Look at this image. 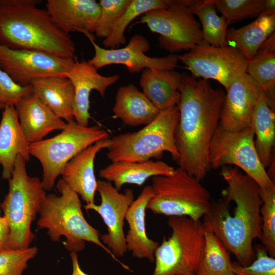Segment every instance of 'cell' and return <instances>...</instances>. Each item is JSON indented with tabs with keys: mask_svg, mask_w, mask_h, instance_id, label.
Here are the masks:
<instances>
[{
	"mask_svg": "<svg viewBox=\"0 0 275 275\" xmlns=\"http://www.w3.org/2000/svg\"><path fill=\"white\" fill-rule=\"evenodd\" d=\"M220 175L227 184L222 191L223 198L211 201L202 223L240 265L247 266L254 258L253 242L261 235L260 187L236 167H222Z\"/></svg>",
	"mask_w": 275,
	"mask_h": 275,
	"instance_id": "cell-1",
	"label": "cell"
},
{
	"mask_svg": "<svg viewBox=\"0 0 275 275\" xmlns=\"http://www.w3.org/2000/svg\"><path fill=\"white\" fill-rule=\"evenodd\" d=\"M178 105L179 120L175 132L179 167L201 181L210 170L209 146L219 123L226 93L208 79L182 74Z\"/></svg>",
	"mask_w": 275,
	"mask_h": 275,
	"instance_id": "cell-2",
	"label": "cell"
},
{
	"mask_svg": "<svg viewBox=\"0 0 275 275\" xmlns=\"http://www.w3.org/2000/svg\"><path fill=\"white\" fill-rule=\"evenodd\" d=\"M39 0H0V45L13 49L48 53L67 59L75 58L70 34L54 22Z\"/></svg>",
	"mask_w": 275,
	"mask_h": 275,
	"instance_id": "cell-3",
	"label": "cell"
},
{
	"mask_svg": "<svg viewBox=\"0 0 275 275\" xmlns=\"http://www.w3.org/2000/svg\"><path fill=\"white\" fill-rule=\"evenodd\" d=\"M57 188L61 195H47L41 206L37 222L38 228L46 229L53 241H60L61 237L64 236L66 240L63 244L70 253L82 251L86 242L93 243L103 250L123 268L129 270L101 242L99 231L86 221L78 195L62 179L58 182Z\"/></svg>",
	"mask_w": 275,
	"mask_h": 275,
	"instance_id": "cell-4",
	"label": "cell"
},
{
	"mask_svg": "<svg viewBox=\"0 0 275 275\" xmlns=\"http://www.w3.org/2000/svg\"><path fill=\"white\" fill-rule=\"evenodd\" d=\"M26 162L21 155L17 156L8 193L0 205L10 228L9 250L30 247L35 237L32 223L47 196L42 181L28 174Z\"/></svg>",
	"mask_w": 275,
	"mask_h": 275,
	"instance_id": "cell-5",
	"label": "cell"
},
{
	"mask_svg": "<svg viewBox=\"0 0 275 275\" xmlns=\"http://www.w3.org/2000/svg\"><path fill=\"white\" fill-rule=\"evenodd\" d=\"M179 120L178 105L160 111L152 122L138 131L110 138L107 158L112 162H141L159 159L168 152L177 162L179 154L175 132Z\"/></svg>",
	"mask_w": 275,
	"mask_h": 275,
	"instance_id": "cell-6",
	"label": "cell"
},
{
	"mask_svg": "<svg viewBox=\"0 0 275 275\" xmlns=\"http://www.w3.org/2000/svg\"><path fill=\"white\" fill-rule=\"evenodd\" d=\"M168 224L172 234L155 252L152 275L196 274L205 243L202 222L185 216H170Z\"/></svg>",
	"mask_w": 275,
	"mask_h": 275,
	"instance_id": "cell-7",
	"label": "cell"
},
{
	"mask_svg": "<svg viewBox=\"0 0 275 275\" xmlns=\"http://www.w3.org/2000/svg\"><path fill=\"white\" fill-rule=\"evenodd\" d=\"M153 196L147 209L156 214L185 216L200 220L209 209V191L195 178L178 167L169 176L152 178Z\"/></svg>",
	"mask_w": 275,
	"mask_h": 275,
	"instance_id": "cell-8",
	"label": "cell"
},
{
	"mask_svg": "<svg viewBox=\"0 0 275 275\" xmlns=\"http://www.w3.org/2000/svg\"><path fill=\"white\" fill-rule=\"evenodd\" d=\"M109 138L108 133L100 127L84 126L72 120L58 135L30 144V155L42 165V183L45 190L52 189L57 178L71 159L90 145Z\"/></svg>",
	"mask_w": 275,
	"mask_h": 275,
	"instance_id": "cell-9",
	"label": "cell"
},
{
	"mask_svg": "<svg viewBox=\"0 0 275 275\" xmlns=\"http://www.w3.org/2000/svg\"><path fill=\"white\" fill-rule=\"evenodd\" d=\"M252 127L230 131L218 125L209 146L210 169L235 166L255 181L260 188L275 187L261 163L255 144Z\"/></svg>",
	"mask_w": 275,
	"mask_h": 275,
	"instance_id": "cell-10",
	"label": "cell"
},
{
	"mask_svg": "<svg viewBox=\"0 0 275 275\" xmlns=\"http://www.w3.org/2000/svg\"><path fill=\"white\" fill-rule=\"evenodd\" d=\"M169 3L167 8L145 13L139 22L159 34V44L164 50H190L203 41L201 25L183 0H169Z\"/></svg>",
	"mask_w": 275,
	"mask_h": 275,
	"instance_id": "cell-11",
	"label": "cell"
},
{
	"mask_svg": "<svg viewBox=\"0 0 275 275\" xmlns=\"http://www.w3.org/2000/svg\"><path fill=\"white\" fill-rule=\"evenodd\" d=\"M178 58L194 77L217 80L226 90L246 73L248 63L235 48L214 46L203 41Z\"/></svg>",
	"mask_w": 275,
	"mask_h": 275,
	"instance_id": "cell-12",
	"label": "cell"
},
{
	"mask_svg": "<svg viewBox=\"0 0 275 275\" xmlns=\"http://www.w3.org/2000/svg\"><path fill=\"white\" fill-rule=\"evenodd\" d=\"M74 62L75 59H64L37 50L13 49L0 45V68L21 87L30 86L34 80L42 78L66 77Z\"/></svg>",
	"mask_w": 275,
	"mask_h": 275,
	"instance_id": "cell-13",
	"label": "cell"
},
{
	"mask_svg": "<svg viewBox=\"0 0 275 275\" xmlns=\"http://www.w3.org/2000/svg\"><path fill=\"white\" fill-rule=\"evenodd\" d=\"M97 191L99 194L100 205L86 204V211L98 213L106 226L107 232L100 235L101 242L116 258L124 256L127 251L124 221L127 211L134 200L133 191L129 188L120 193L110 182L97 181Z\"/></svg>",
	"mask_w": 275,
	"mask_h": 275,
	"instance_id": "cell-14",
	"label": "cell"
},
{
	"mask_svg": "<svg viewBox=\"0 0 275 275\" xmlns=\"http://www.w3.org/2000/svg\"><path fill=\"white\" fill-rule=\"evenodd\" d=\"M94 48V56L87 62L98 70L107 65L121 64L128 72L136 73L146 68L173 70L177 67L178 55L170 54L162 57H150L146 53L150 48L148 40L142 35L135 34L124 47L106 49L95 42L94 37L88 38Z\"/></svg>",
	"mask_w": 275,
	"mask_h": 275,
	"instance_id": "cell-15",
	"label": "cell"
},
{
	"mask_svg": "<svg viewBox=\"0 0 275 275\" xmlns=\"http://www.w3.org/2000/svg\"><path fill=\"white\" fill-rule=\"evenodd\" d=\"M219 125L224 129L239 131L251 126L254 109L261 90L246 73L226 90Z\"/></svg>",
	"mask_w": 275,
	"mask_h": 275,
	"instance_id": "cell-16",
	"label": "cell"
},
{
	"mask_svg": "<svg viewBox=\"0 0 275 275\" xmlns=\"http://www.w3.org/2000/svg\"><path fill=\"white\" fill-rule=\"evenodd\" d=\"M65 76L74 87V119L79 125L89 126L91 92L96 90L104 97L107 88L118 81L119 76H103L87 61H79L76 58L73 67Z\"/></svg>",
	"mask_w": 275,
	"mask_h": 275,
	"instance_id": "cell-17",
	"label": "cell"
},
{
	"mask_svg": "<svg viewBox=\"0 0 275 275\" xmlns=\"http://www.w3.org/2000/svg\"><path fill=\"white\" fill-rule=\"evenodd\" d=\"M46 9L63 31L88 37L95 33L101 7L95 0H47Z\"/></svg>",
	"mask_w": 275,
	"mask_h": 275,
	"instance_id": "cell-18",
	"label": "cell"
},
{
	"mask_svg": "<svg viewBox=\"0 0 275 275\" xmlns=\"http://www.w3.org/2000/svg\"><path fill=\"white\" fill-rule=\"evenodd\" d=\"M15 107L23 135L30 144L42 140L53 130H62L67 125L32 90Z\"/></svg>",
	"mask_w": 275,
	"mask_h": 275,
	"instance_id": "cell-19",
	"label": "cell"
},
{
	"mask_svg": "<svg viewBox=\"0 0 275 275\" xmlns=\"http://www.w3.org/2000/svg\"><path fill=\"white\" fill-rule=\"evenodd\" d=\"M109 144L110 138L90 145L67 162L61 172L62 179L86 204L95 203L97 187L94 173L96 155L101 150L107 149Z\"/></svg>",
	"mask_w": 275,
	"mask_h": 275,
	"instance_id": "cell-20",
	"label": "cell"
},
{
	"mask_svg": "<svg viewBox=\"0 0 275 275\" xmlns=\"http://www.w3.org/2000/svg\"><path fill=\"white\" fill-rule=\"evenodd\" d=\"M153 196L151 185L144 187L131 203L126 215L128 230L125 235L127 251L138 259L154 262L155 252L159 243L148 237L146 227V213L148 202Z\"/></svg>",
	"mask_w": 275,
	"mask_h": 275,
	"instance_id": "cell-21",
	"label": "cell"
},
{
	"mask_svg": "<svg viewBox=\"0 0 275 275\" xmlns=\"http://www.w3.org/2000/svg\"><path fill=\"white\" fill-rule=\"evenodd\" d=\"M30 143L21 130L15 107L6 105L0 122V165L2 176L9 179L18 155L27 162L30 158Z\"/></svg>",
	"mask_w": 275,
	"mask_h": 275,
	"instance_id": "cell-22",
	"label": "cell"
},
{
	"mask_svg": "<svg viewBox=\"0 0 275 275\" xmlns=\"http://www.w3.org/2000/svg\"><path fill=\"white\" fill-rule=\"evenodd\" d=\"M182 74L173 70L146 68L142 71L140 86L143 92L159 111L178 106Z\"/></svg>",
	"mask_w": 275,
	"mask_h": 275,
	"instance_id": "cell-23",
	"label": "cell"
},
{
	"mask_svg": "<svg viewBox=\"0 0 275 275\" xmlns=\"http://www.w3.org/2000/svg\"><path fill=\"white\" fill-rule=\"evenodd\" d=\"M175 169L160 160L113 162L99 171V176L120 191L126 184L143 185L150 178L173 174Z\"/></svg>",
	"mask_w": 275,
	"mask_h": 275,
	"instance_id": "cell-24",
	"label": "cell"
},
{
	"mask_svg": "<svg viewBox=\"0 0 275 275\" xmlns=\"http://www.w3.org/2000/svg\"><path fill=\"white\" fill-rule=\"evenodd\" d=\"M112 111L115 118L126 125L134 127L148 124L160 112L132 84L118 88Z\"/></svg>",
	"mask_w": 275,
	"mask_h": 275,
	"instance_id": "cell-25",
	"label": "cell"
},
{
	"mask_svg": "<svg viewBox=\"0 0 275 275\" xmlns=\"http://www.w3.org/2000/svg\"><path fill=\"white\" fill-rule=\"evenodd\" d=\"M32 91L57 116L67 123L74 120V90L69 78L49 76L34 80Z\"/></svg>",
	"mask_w": 275,
	"mask_h": 275,
	"instance_id": "cell-26",
	"label": "cell"
},
{
	"mask_svg": "<svg viewBox=\"0 0 275 275\" xmlns=\"http://www.w3.org/2000/svg\"><path fill=\"white\" fill-rule=\"evenodd\" d=\"M275 14L262 13L251 23L238 29H228L227 45L239 50L250 61L262 44L274 32Z\"/></svg>",
	"mask_w": 275,
	"mask_h": 275,
	"instance_id": "cell-27",
	"label": "cell"
},
{
	"mask_svg": "<svg viewBox=\"0 0 275 275\" xmlns=\"http://www.w3.org/2000/svg\"><path fill=\"white\" fill-rule=\"evenodd\" d=\"M246 73L265 95L270 107H275V33L260 46L254 57L248 61Z\"/></svg>",
	"mask_w": 275,
	"mask_h": 275,
	"instance_id": "cell-28",
	"label": "cell"
},
{
	"mask_svg": "<svg viewBox=\"0 0 275 275\" xmlns=\"http://www.w3.org/2000/svg\"><path fill=\"white\" fill-rule=\"evenodd\" d=\"M251 127L256 136L255 147L264 168L268 167L275 143V114L261 91L251 119Z\"/></svg>",
	"mask_w": 275,
	"mask_h": 275,
	"instance_id": "cell-29",
	"label": "cell"
},
{
	"mask_svg": "<svg viewBox=\"0 0 275 275\" xmlns=\"http://www.w3.org/2000/svg\"><path fill=\"white\" fill-rule=\"evenodd\" d=\"M184 4L201 21L203 42L214 46H226L229 22L219 16L213 0H183Z\"/></svg>",
	"mask_w": 275,
	"mask_h": 275,
	"instance_id": "cell-30",
	"label": "cell"
},
{
	"mask_svg": "<svg viewBox=\"0 0 275 275\" xmlns=\"http://www.w3.org/2000/svg\"><path fill=\"white\" fill-rule=\"evenodd\" d=\"M205 228V243L197 275H235L230 252L220 239Z\"/></svg>",
	"mask_w": 275,
	"mask_h": 275,
	"instance_id": "cell-31",
	"label": "cell"
},
{
	"mask_svg": "<svg viewBox=\"0 0 275 275\" xmlns=\"http://www.w3.org/2000/svg\"><path fill=\"white\" fill-rule=\"evenodd\" d=\"M169 4V0H131L114 24L109 35L103 40L104 48L115 49L120 44H125V30L134 19L150 10L167 8Z\"/></svg>",
	"mask_w": 275,
	"mask_h": 275,
	"instance_id": "cell-32",
	"label": "cell"
},
{
	"mask_svg": "<svg viewBox=\"0 0 275 275\" xmlns=\"http://www.w3.org/2000/svg\"><path fill=\"white\" fill-rule=\"evenodd\" d=\"M262 204L260 209V240L268 254L275 257V187L260 188Z\"/></svg>",
	"mask_w": 275,
	"mask_h": 275,
	"instance_id": "cell-33",
	"label": "cell"
},
{
	"mask_svg": "<svg viewBox=\"0 0 275 275\" xmlns=\"http://www.w3.org/2000/svg\"><path fill=\"white\" fill-rule=\"evenodd\" d=\"M213 3L229 24L258 17L264 11V0H213Z\"/></svg>",
	"mask_w": 275,
	"mask_h": 275,
	"instance_id": "cell-34",
	"label": "cell"
},
{
	"mask_svg": "<svg viewBox=\"0 0 275 275\" xmlns=\"http://www.w3.org/2000/svg\"><path fill=\"white\" fill-rule=\"evenodd\" d=\"M131 0H100V16L95 31L96 37L106 38L111 33L112 29L121 16Z\"/></svg>",
	"mask_w": 275,
	"mask_h": 275,
	"instance_id": "cell-35",
	"label": "cell"
},
{
	"mask_svg": "<svg viewBox=\"0 0 275 275\" xmlns=\"http://www.w3.org/2000/svg\"><path fill=\"white\" fill-rule=\"evenodd\" d=\"M38 252L36 247L0 252V275H22L28 262Z\"/></svg>",
	"mask_w": 275,
	"mask_h": 275,
	"instance_id": "cell-36",
	"label": "cell"
},
{
	"mask_svg": "<svg viewBox=\"0 0 275 275\" xmlns=\"http://www.w3.org/2000/svg\"><path fill=\"white\" fill-rule=\"evenodd\" d=\"M232 267L235 275H275V259L264 248H258L256 258L250 265L232 263Z\"/></svg>",
	"mask_w": 275,
	"mask_h": 275,
	"instance_id": "cell-37",
	"label": "cell"
},
{
	"mask_svg": "<svg viewBox=\"0 0 275 275\" xmlns=\"http://www.w3.org/2000/svg\"><path fill=\"white\" fill-rule=\"evenodd\" d=\"M31 86L21 87L0 68V101L5 105L15 106L27 94L32 91Z\"/></svg>",
	"mask_w": 275,
	"mask_h": 275,
	"instance_id": "cell-38",
	"label": "cell"
},
{
	"mask_svg": "<svg viewBox=\"0 0 275 275\" xmlns=\"http://www.w3.org/2000/svg\"><path fill=\"white\" fill-rule=\"evenodd\" d=\"M10 228L8 222L3 216L0 221V252L9 250Z\"/></svg>",
	"mask_w": 275,
	"mask_h": 275,
	"instance_id": "cell-39",
	"label": "cell"
},
{
	"mask_svg": "<svg viewBox=\"0 0 275 275\" xmlns=\"http://www.w3.org/2000/svg\"><path fill=\"white\" fill-rule=\"evenodd\" d=\"M70 256L72 266L71 275H89L81 269L79 263L77 253L71 252L70 253Z\"/></svg>",
	"mask_w": 275,
	"mask_h": 275,
	"instance_id": "cell-40",
	"label": "cell"
},
{
	"mask_svg": "<svg viewBox=\"0 0 275 275\" xmlns=\"http://www.w3.org/2000/svg\"><path fill=\"white\" fill-rule=\"evenodd\" d=\"M263 13L268 15L275 14L274 0H264Z\"/></svg>",
	"mask_w": 275,
	"mask_h": 275,
	"instance_id": "cell-41",
	"label": "cell"
},
{
	"mask_svg": "<svg viewBox=\"0 0 275 275\" xmlns=\"http://www.w3.org/2000/svg\"><path fill=\"white\" fill-rule=\"evenodd\" d=\"M5 106V105L0 101V108H4Z\"/></svg>",
	"mask_w": 275,
	"mask_h": 275,
	"instance_id": "cell-42",
	"label": "cell"
},
{
	"mask_svg": "<svg viewBox=\"0 0 275 275\" xmlns=\"http://www.w3.org/2000/svg\"><path fill=\"white\" fill-rule=\"evenodd\" d=\"M1 218H2V216H0V221H1Z\"/></svg>",
	"mask_w": 275,
	"mask_h": 275,
	"instance_id": "cell-43",
	"label": "cell"
},
{
	"mask_svg": "<svg viewBox=\"0 0 275 275\" xmlns=\"http://www.w3.org/2000/svg\"><path fill=\"white\" fill-rule=\"evenodd\" d=\"M190 275H197L196 274H190Z\"/></svg>",
	"mask_w": 275,
	"mask_h": 275,
	"instance_id": "cell-44",
	"label": "cell"
}]
</instances>
